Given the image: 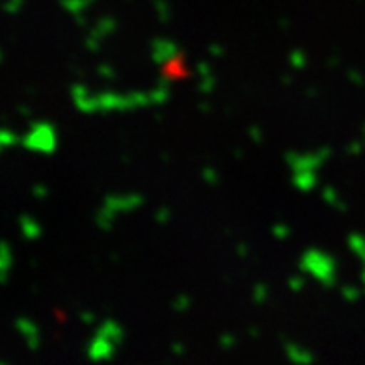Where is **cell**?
Masks as SVG:
<instances>
[{"instance_id": "obj_1", "label": "cell", "mask_w": 365, "mask_h": 365, "mask_svg": "<svg viewBox=\"0 0 365 365\" xmlns=\"http://www.w3.org/2000/svg\"><path fill=\"white\" fill-rule=\"evenodd\" d=\"M298 270L315 278L324 289L336 287L337 282V263L334 255L322 252L321 248H306L298 259Z\"/></svg>"}, {"instance_id": "obj_2", "label": "cell", "mask_w": 365, "mask_h": 365, "mask_svg": "<svg viewBox=\"0 0 365 365\" xmlns=\"http://www.w3.org/2000/svg\"><path fill=\"white\" fill-rule=\"evenodd\" d=\"M97 108L103 114L108 112H129L135 108L153 106V99L149 91H130V93H115V91H101L97 93Z\"/></svg>"}, {"instance_id": "obj_3", "label": "cell", "mask_w": 365, "mask_h": 365, "mask_svg": "<svg viewBox=\"0 0 365 365\" xmlns=\"http://www.w3.org/2000/svg\"><path fill=\"white\" fill-rule=\"evenodd\" d=\"M21 145L32 153L45 155V157L53 155L58 145L54 125L48 121H32L26 135L21 138Z\"/></svg>"}, {"instance_id": "obj_4", "label": "cell", "mask_w": 365, "mask_h": 365, "mask_svg": "<svg viewBox=\"0 0 365 365\" xmlns=\"http://www.w3.org/2000/svg\"><path fill=\"white\" fill-rule=\"evenodd\" d=\"M103 205L115 211L118 215L121 212H133L138 207L144 205V196L138 192H127V194H106L103 197Z\"/></svg>"}, {"instance_id": "obj_5", "label": "cell", "mask_w": 365, "mask_h": 365, "mask_svg": "<svg viewBox=\"0 0 365 365\" xmlns=\"http://www.w3.org/2000/svg\"><path fill=\"white\" fill-rule=\"evenodd\" d=\"M115 343L110 341L108 337L93 334L91 341L86 346L88 360L91 361H108L115 356Z\"/></svg>"}, {"instance_id": "obj_6", "label": "cell", "mask_w": 365, "mask_h": 365, "mask_svg": "<svg viewBox=\"0 0 365 365\" xmlns=\"http://www.w3.org/2000/svg\"><path fill=\"white\" fill-rule=\"evenodd\" d=\"M285 163L293 172H302V170H315L317 172L322 164L327 160L322 159L319 151H312V153H297V151H287L284 155Z\"/></svg>"}, {"instance_id": "obj_7", "label": "cell", "mask_w": 365, "mask_h": 365, "mask_svg": "<svg viewBox=\"0 0 365 365\" xmlns=\"http://www.w3.org/2000/svg\"><path fill=\"white\" fill-rule=\"evenodd\" d=\"M149 48H151V60L160 68L164 63H168L175 54L181 53V48L168 38H153L149 43Z\"/></svg>"}, {"instance_id": "obj_8", "label": "cell", "mask_w": 365, "mask_h": 365, "mask_svg": "<svg viewBox=\"0 0 365 365\" xmlns=\"http://www.w3.org/2000/svg\"><path fill=\"white\" fill-rule=\"evenodd\" d=\"M15 330L19 331L21 336L24 337V341H26V346H29V351L36 352L39 349V328L32 319L29 317H17L14 322Z\"/></svg>"}, {"instance_id": "obj_9", "label": "cell", "mask_w": 365, "mask_h": 365, "mask_svg": "<svg viewBox=\"0 0 365 365\" xmlns=\"http://www.w3.org/2000/svg\"><path fill=\"white\" fill-rule=\"evenodd\" d=\"M284 351L291 364L308 365L315 361V356H313L312 351H308V349H304V346L297 345L293 341H284Z\"/></svg>"}, {"instance_id": "obj_10", "label": "cell", "mask_w": 365, "mask_h": 365, "mask_svg": "<svg viewBox=\"0 0 365 365\" xmlns=\"http://www.w3.org/2000/svg\"><path fill=\"white\" fill-rule=\"evenodd\" d=\"M293 187L300 192H312L313 188L317 187V173L315 170H302V172H293L291 178Z\"/></svg>"}, {"instance_id": "obj_11", "label": "cell", "mask_w": 365, "mask_h": 365, "mask_svg": "<svg viewBox=\"0 0 365 365\" xmlns=\"http://www.w3.org/2000/svg\"><path fill=\"white\" fill-rule=\"evenodd\" d=\"M96 334L108 337L115 345H121V341H123V328L114 319H105V321H101V324L97 327Z\"/></svg>"}, {"instance_id": "obj_12", "label": "cell", "mask_w": 365, "mask_h": 365, "mask_svg": "<svg viewBox=\"0 0 365 365\" xmlns=\"http://www.w3.org/2000/svg\"><path fill=\"white\" fill-rule=\"evenodd\" d=\"M163 75H168L170 78H182L190 75V73L185 69V53H182V51L179 54H175L168 63H164Z\"/></svg>"}, {"instance_id": "obj_13", "label": "cell", "mask_w": 365, "mask_h": 365, "mask_svg": "<svg viewBox=\"0 0 365 365\" xmlns=\"http://www.w3.org/2000/svg\"><path fill=\"white\" fill-rule=\"evenodd\" d=\"M19 227L21 233H23V237L26 240H36L41 237V226H39V222L36 220L34 217H30V215H21Z\"/></svg>"}, {"instance_id": "obj_14", "label": "cell", "mask_w": 365, "mask_h": 365, "mask_svg": "<svg viewBox=\"0 0 365 365\" xmlns=\"http://www.w3.org/2000/svg\"><path fill=\"white\" fill-rule=\"evenodd\" d=\"M11 261H14V255H11L10 245L2 240L0 242V284L2 285L8 282V270L11 267Z\"/></svg>"}, {"instance_id": "obj_15", "label": "cell", "mask_w": 365, "mask_h": 365, "mask_svg": "<svg viewBox=\"0 0 365 365\" xmlns=\"http://www.w3.org/2000/svg\"><path fill=\"white\" fill-rule=\"evenodd\" d=\"M118 30V21L114 17H101V19L97 21L96 26L90 30L91 34L97 36V38H108Z\"/></svg>"}, {"instance_id": "obj_16", "label": "cell", "mask_w": 365, "mask_h": 365, "mask_svg": "<svg viewBox=\"0 0 365 365\" xmlns=\"http://www.w3.org/2000/svg\"><path fill=\"white\" fill-rule=\"evenodd\" d=\"M118 217V212L108 209L106 205H101V209L96 212V226L101 231H110L114 226V220Z\"/></svg>"}, {"instance_id": "obj_17", "label": "cell", "mask_w": 365, "mask_h": 365, "mask_svg": "<svg viewBox=\"0 0 365 365\" xmlns=\"http://www.w3.org/2000/svg\"><path fill=\"white\" fill-rule=\"evenodd\" d=\"M346 245H349V248L360 257L361 263L365 264V237L361 235V233H358V231H354V233H351V235L346 237Z\"/></svg>"}, {"instance_id": "obj_18", "label": "cell", "mask_w": 365, "mask_h": 365, "mask_svg": "<svg viewBox=\"0 0 365 365\" xmlns=\"http://www.w3.org/2000/svg\"><path fill=\"white\" fill-rule=\"evenodd\" d=\"M73 103H75V106L78 108V112H82V114H96V112H99V108H97V99L96 96H84V97H77V99H73Z\"/></svg>"}, {"instance_id": "obj_19", "label": "cell", "mask_w": 365, "mask_h": 365, "mask_svg": "<svg viewBox=\"0 0 365 365\" xmlns=\"http://www.w3.org/2000/svg\"><path fill=\"white\" fill-rule=\"evenodd\" d=\"M60 4H62L63 10L69 11L71 15H77L86 10L90 2L88 0H60Z\"/></svg>"}, {"instance_id": "obj_20", "label": "cell", "mask_w": 365, "mask_h": 365, "mask_svg": "<svg viewBox=\"0 0 365 365\" xmlns=\"http://www.w3.org/2000/svg\"><path fill=\"white\" fill-rule=\"evenodd\" d=\"M15 144H21L19 136L15 135L14 130L8 129V127H2V130H0V149L4 151L6 148H11Z\"/></svg>"}, {"instance_id": "obj_21", "label": "cell", "mask_w": 365, "mask_h": 365, "mask_svg": "<svg viewBox=\"0 0 365 365\" xmlns=\"http://www.w3.org/2000/svg\"><path fill=\"white\" fill-rule=\"evenodd\" d=\"M252 300H254L257 306L264 304L269 300V285L259 282V284H255L254 289H252Z\"/></svg>"}, {"instance_id": "obj_22", "label": "cell", "mask_w": 365, "mask_h": 365, "mask_svg": "<svg viewBox=\"0 0 365 365\" xmlns=\"http://www.w3.org/2000/svg\"><path fill=\"white\" fill-rule=\"evenodd\" d=\"M289 63L293 69H304L306 63H308V58H306V53L300 51V48H294L293 53L289 54Z\"/></svg>"}, {"instance_id": "obj_23", "label": "cell", "mask_w": 365, "mask_h": 365, "mask_svg": "<svg viewBox=\"0 0 365 365\" xmlns=\"http://www.w3.org/2000/svg\"><path fill=\"white\" fill-rule=\"evenodd\" d=\"M155 10H157V15H159V21L163 24L170 23V6L166 0H153Z\"/></svg>"}, {"instance_id": "obj_24", "label": "cell", "mask_w": 365, "mask_h": 365, "mask_svg": "<svg viewBox=\"0 0 365 365\" xmlns=\"http://www.w3.org/2000/svg\"><path fill=\"white\" fill-rule=\"evenodd\" d=\"M149 93H151V99H153V106L155 105H164V103L170 99V88L157 86L155 90L149 91Z\"/></svg>"}, {"instance_id": "obj_25", "label": "cell", "mask_w": 365, "mask_h": 365, "mask_svg": "<svg viewBox=\"0 0 365 365\" xmlns=\"http://www.w3.org/2000/svg\"><path fill=\"white\" fill-rule=\"evenodd\" d=\"M215 86H217V78L212 77V75H207V77H202V82L197 84V91L202 96H209V93H212Z\"/></svg>"}, {"instance_id": "obj_26", "label": "cell", "mask_w": 365, "mask_h": 365, "mask_svg": "<svg viewBox=\"0 0 365 365\" xmlns=\"http://www.w3.org/2000/svg\"><path fill=\"white\" fill-rule=\"evenodd\" d=\"M190 297L188 294H178V297L173 298V302H172V308L173 312H187L188 308H190Z\"/></svg>"}, {"instance_id": "obj_27", "label": "cell", "mask_w": 365, "mask_h": 365, "mask_svg": "<svg viewBox=\"0 0 365 365\" xmlns=\"http://www.w3.org/2000/svg\"><path fill=\"white\" fill-rule=\"evenodd\" d=\"M341 297L345 298L346 302H358V298H360V291L354 285H343L341 287Z\"/></svg>"}, {"instance_id": "obj_28", "label": "cell", "mask_w": 365, "mask_h": 365, "mask_svg": "<svg viewBox=\"0 0 365 365\" xmlns=\"http://www.w3.org/2000/svg\"><path fill=\"white\" fill-rule=\"evenodd\" d=\"M289 233H291V230H289V226L287 224H284V222H276V224L272 226L274 239L284 240V239H287Z\"/></svg>"}, {"instance_id": "obj_29", "label": "cell", "mask_w": 365, "mask_h": 365, "mask_svg": "<svg viewBox=\"0 0 365 365\" xmlns=\"http://www.w3.org/2000/svg\"><path fill=\"white\" fill-rule=\"evenodd\" d=\"M101 38H97V36H93L91 32H88L84 45H86V48L90 53H99V51H101Z\"/></svg>"}, {"instance_id": "obj_30", "label": "cell", "mask_w": 365, "mask_h": 365, "mask_svg": "<svg viewBox=\"0 0 365 365\" xmlns=\"http://www.w3.org/2000/svg\"><path fill=\"white\" fill-rule=\"evenodd\" d=\"M202 178H203V181L209 185V187H217L218 185V173L215 168H209V166H207V168H203Z\"/></svg>"}, {"instance_id": "obj_31", "label": "cell", "mask_w": 365, "mask_h": 365, "mask_svg": "<svg viewBox=\"0 0 365 365\" xmlns=\"http://www.w3.org/2000/svg\"><path fill=\"white\" fill-rule=\"evenodd\" d=\"M287 285L293 293H300L304 289V285H306V282H304V276H289Z\"/></svg>"}, {"instance_id": "obj_32", "label": "cell", "mask_w": 365, "mask_h": 365, "mask_svg": "<svg viewBox=\"0 0 365 365\" xmlns=\"http://www.w3.org/2000/svg\"><path fill=\"white\" fill-rule=\"evenodd\" d=\"M170 217H172V212H170L168 207H159L157 211H155V222L164 226V224H168Z\"/></svg>"}, {"instance_id": "obj_33", "label": "cell", "mask_w": 365, "mask_h": 365, "mask_svg": "<svg viewBox=\"0 0 365 365\" xmlns=\"http://www.w3.org/2000/svg\"><path fill=\"white\" fill-rule=\"evenodd\" d=\"M321 196H322V200H324V202L328 203V205H334V203H336L337 200H339V197H337L336 188H334V187H322Z\"/></svg>"}, {"instance_id": "obj_34", "label": "cell", "mask_w": 365, "mask_h": 365, "mask_svg": "<svg viewBox=\"0 0 365 365\" xmlns=\"http://www.w3.org/2000/svg\"><path fill=\"white\" fill-rule=\"evenodd\" d=\"M97 73H99L103 78H106V81H114L115 78L114 68H112V66H108V63H101V66H97Z\"/></svg>"}, {"instance_id": "obj_35", "label": "cell", "mask_w": 365, "mask_h": 365, "mask_svg": "<svg viewBox=\"0 0 365 365\" xmlns=\"http://www.w3.org/2000/svg\"><path fill=\"white\" fill-rule=\"evenodd\" d=\"M69 91H71L73 99H77V97H84V96H88V93H90V90H88L86 84H82V82H75Z\"/></svg>"}, {"instance_id": "obj_36", "label": "cell", "mask_w": 365, "mask_h": 365, "mask_svg": "<svg viewBox=\"0 0 365 365\" xmlns=\"http://www.w3.org/2000/svg\"><path fill=\"white\" fill-rule=\"evenodd\" d=\"M237 343L235 336L233 334H222L220 336V346L224 349V351H230V349H233Z\"/></svg>"}, {"instance_id": "obj_37", "label": "cell", "mask_w": 365, "mask_h": 365, "mask_svg": "<svg viewBox=\"0 0 365 365\" xmlns=\"http://www.w3.org/2000/svg\"><path fill=\"white\" fill-rule=\"evenodd\" d=\"M47 194H48L47 187H45V185H41V182H38V185H34V187H32V196H34L36 200H39V202H43L45 197H47Z\"/></svg>"}, {"instance_id": "obj_38", "label": "cell", "mask_w": 365, "mask_h": 365, "mask_svg": "<svg viewBox=\"0 0 365 365\" xmlns=\"http://www.w3.org/2000/svg\"><path fill=\"white\" fill-rule=\"evenodd\" d=\"M21 6H23V0H8L4 4V11L6 14L14 15L21 10Z\"/></svg>"}, {"instance_id": "obj_39", "label": "cell", "mask_w": 365, "mask_h": 365, "mask_svg": "<svg viewBox=\"0 0 365 365\" xmlns=\"http://www.w3.org/2000/svg\"><path fill=\"white\" fill-rule=\"evenodd\" d=\"M248 135H250V138L254 140L255 144H261V142H263V133H261L259 125H250V127H248Z\"/></svg>"}, {"instance_id": "obj_40", "label": "cell", "mask_w": 365, "mask_h": 365, "mask_svg": "<svg viewBox=\"0 0 365 365\" xmlns=\"http://www.w3.org/2000/svg\"><path fill=\"white\" fill-rule=\"evenodd\" d=\"M346 77H349V81H351L352 84H356V86H361V84H364L361 73L356 71V69H349V71H346Z\"/></svg>"}, {"instance_id": "obj_41", "label": "cell", "mask_w": 365, "mask_h": 365, "mask_svg": "<svg viewBox=\"0 0 365 365\" xmlns=\"http://www.w3.org/2000/svg\"><path fill=\"white\" fill-rule=\"evenodd\" d=\"M196 73L200 75V77H207V75H212L211 73V66L207 62H197L196 66Z\"/></svg>"}, {"instance_id": "obj_42", "label": "cell", "mask_w": 365, "mask_h": 365, "mask_svg": "<svg viewBox=\"0 0 365 365\" xmlns=\"http://www.w3.org/2000/svg\"><path fill=\"white\" fill-rule=\"evenodd\" d=\"M78 319H81L84 324H93V322L97 321L96 313H91V312H81L78 313Z\"/></svg>"}, {"instance_id": "obj_43", "label": "cell", "mask_w": 365, "mask_h": 365, "mask_svg": "<svg viewBox=\"0 0 365 365\" xmlns=\"http://www.w3.org/2000/svg\"><path fill=\"white\" fill-rule=\"evenodd\" d=\"M346 155H351V157H356V155H360L361 151V144L360 142H351V144L346 145Z\"/></svg>"}, {"instance_id": "obj_44", "label": "cell", "mask_w": 365, "mask_h": 365, "mask_svg": "<svg viewBox=\"0 0 365 365\" xmlns=\"http://www.w3.org/2000/svg\"><path fill=\"white\" fill-rule=\"evenodd\" d=\"M209 53H211L212 56H222V54H224V47H222L220 43H211L209 45Z\"/></svg>"}, {"instance_id": "obj_45", "label": "cell", "mask_w": 365, "mask_h": 365, "mask_svg": "<svg viewBox=\"0 0 365 365\" xmlns=\"http://www.w3.org/2000/svg\"><path fill=\"white\" fill-rule=\"evenodd\" d=\"M170 351H172V354L175 356H182L185 354V346H182V343H172V346H170Z\"/></svg>"}, {"instance_id": "obj_46", "label": "cell", "mask_w": 365, "mask_h": 365, "mask_svg": "<svg viewBox=\"0 0 365 365\" xmlns=\"http://www.w3.org/2000/svg\"><path fill=\"white\" fill-rule=\"evenodd\" d=\"M248 245H246V242H239V245H237V255H239V257H248Z\"/></svg>"}, {"instance_id": "obj_47", "label": "cell", "mask_w": 365, "mask_h": 365, "mask_svg": "<svg viewBox=\"0 0 365 365\" xmlns=\"http://www.w3.org/2000/svg\"><path fill=\"white\" fill-rule=\"evenodd\" d=\"M17 110H19V114L24 115V118H30V115H32V108L26 105H19L17 106Z\"/></svg>"}, {"instance_id": "obj_48", "label": "cell", "mask_w": 365, "mask_h": 365, "mask_svg": "<svg viewBox=\"0 0 365 365\" xmlns=\"http://www.w3.org/2000/svg\"><path fill=\"white\" fill-rule=\"evenodd\" d=\"M327 66H328V68H331V69L337 68V66H339V58H337L336 54H334V56H330L327 60Z\"/></svg>"}, {"instance_id": "obj_49", "label": "cell", "mask_w": 365, "mask_h": 365, "mask_svg": "<svg viewBox=\"0 0 365 365\" xmlns=\"http://www.w3.org/2000/svg\"><path fill=\"white\" fill-rule=\"evenodd\" d=\"M75 17V23H77V26H86V17L82 14H77V15H73Z\"/></svg>"}, {"instance_id": "obj_50", "label": "cell", "mask_w": 365, "mask_h": 365, "mask_svg": "<svg viewBox=\"0 0 365 365\" xmlns=\"http://www.w3.org/2000/svg\"><path fill=\"white\" fill-rule=\"evenodd\" d=\"M334 209H336V211H339V212H346V209H349V207H346V203L345 202H339V200H337L336 203H334Z\"/></svg>"}, {"instance_id": "obj_51", "label": "cell", "mask_w": 365, "mask_h": 365, "mask_svg": "<svg viewBox=\"0 0 365 365\" xmlns=\"http://www.w3.org/2000/svg\"><path fill=\"white\" fill-rule=\"evenodd\" d=\"M197 108H200V112H203V114H209L211 112V105L207 101H202L200 105H197Z\"/></svg>"}, {"instance_id": "obj_52", "label": "cell", "mask_w": 365, "mask_h": 365, "mask_svg": "<svg viewBox=\"0 0 365 365\" xmlns=\"http://www.w3.org/2000/svg\"><path fill=\"white\" fill-rule=\"evenodd\" d=\"M317 88H306V97H308V99H313V97H317Z\"/></svg>"}, {"instance_id": "obj_53", "label": "cell", "mask_w": 365, "mask_h": 365, "mask_svg": "<svg viewBox=\"0 0 365 365\" xmlns=\"http://www.w3.org/2000/svg\"><path fill=\"white\" fill-rule=\"evenodd\" d=\"M248 336H250V337H259V328H255V327L248 328Z\"/></svg>"}, {"instance_id": "obj_54", "label": "cell", "mask_w": 365, "mask_h": 365, "mask_svg": "<svg viewBox=\"0 0 365 365\" xmlns=\"http://www.w3.org/2000/svg\"><path fill=\"white\" fill-rule=\"evenodd\" d=\"M233 157H235V159H242V157H245V151H242V149H235V151H233Z\"/></svg>"}, {"instance_id": "obj_55", "label": "cell", "mask_w": 365, "mask_h": 365, "mask_svg": "<svg viewBox=\"0 0 365 365\" xmlns=\"http://www.w3.org/2000/svg\"><path fill=\"white\" fill-rule=\"evenodd\" d=\"M291 82H293V78L289 77V75H284V77H282V84H285V86H289Z\"/></svg>"}, {"instance_id": "obj_56", "label": "cell", "mask_w": 365, "mask_h": 365, "mask_svg": "<svg viewBox=\"0 0 365 365\" xmlns=\"http://www.w3.org/2000/svg\"><path fill=\"white\" fill-rule=\"evenodd\" d=\"M279 29H289V21L287 19H279Z\"/></svg>"}, {"instance_id": "obj_57", "label": "cell", "mask_w": 365, "mask_h": 365, "mask_svg": "<svg viewBox=\"0 0 365 365\" xmlns=\"http://www.w3.org/2000/svg\"><path fill=\"white\" fill-rule=\"evenodd\" d=\"M160 160H164V163H170V155L168 153H160Z\"/></svg>"}, {"instance_id": "obj_58", "label": "cell", "mask_w": 365, "mask_h": 365, "mask_svg": "<svg viewBox=\"0 0 365 365\" xmlns=\"http://www.w3.org/2000/svg\"><path fill=\"white\" fill-rule=\"evenodd\" d=\"M118 259H120V255H118V254H110V261H112V263H115V261H118Z\"/></svg>"}, {"instance_id": "obj_59", "label": "cell", "mask_w": 365, "mask_h": 365, "mask_svg": "<svg viewBox=\"0 0 365 365\" xmlns=\"http://www.w3.org/2000/svg\"><path fill=\"white\" fill-rule=\"evenodd\" d=\"M361 282H364L365 285V264H364V269H361Z\"/></svg>"}, {"instance_id": "obj_60", "label": "cell", "mask_w": 365, "mask_h": 365, "mask_svg": "<svg viewBox=\"0 0 365 365\" xmlns=\"http://www.w3.org/2000/svg\"><path fill=\"white\" fill-rule=\"evenodd\" d=\"M121 160H123V163H129V155H123V157H121Z\"/></svg>"}]
</instances>
